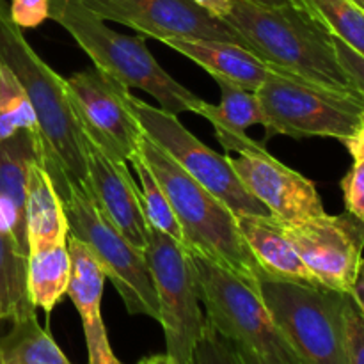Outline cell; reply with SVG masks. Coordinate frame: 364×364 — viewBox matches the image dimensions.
Segmentation results:
<instances>
[{"instance_id": "obj_10", "label": "cell", "mask_w": 364, "mask_h": 364, "mask_svg": "<svg viewBox=\"0 0 364 364\" xmlns=\"http://www.w3.org/2000/svg\"><path fill=\"white\" fill-rule=\"evenodd\" d=\"M135 114L144 134L173 156L181 169L219 198L235 215H269V210L244 187L231 166V156L219 155L187 130L176 114L134 98Z\"/></svg>"}, {"instance_id": "obj_36", "label": "cell", "mask_w": 364, "mask_h": 364, "mask_svg": "<svg viewBox=\"0 0 364 364\" xmlns=\"http://www.w3.org/2000/svg\"><path fill=\"white\" fill-rule=\"evenodd\" d=\"M233 345H235V343H233ZM235 348H237L238 355H240L242 363H244V364H277V363L270 361V359L263 358V355L256 354V352L249 350V348L240 347V345H235Z\"/></svg>"}, {"instance_id": "obj_3", "label": "cell", "mask_w": 364, "mask_h": 364, "mask_svg": "<svg viewBox=\"0 0 364 364\" xmlns=\"http://www.w3.org/2000/svg\"><path fill=\"white\" fill-rule=\"evenodd\" d=\"M0 60L13 71L34 109L41 135V162L60 167L77 183L87 178L84 134L68 98L64 77L57 75L25 39L0 0Z\"/></svg>"}, {"instance_id": "obj_25", "label": "cell", "mask_w": 364, "mask_h": 364, "mask_svg": "<svg viewBox=\"0 0 364 364\" xmlns=\"http://www.w3.org/2000/svg\"><path fill=\"white\" fill-rule=\"evenodd\" d=\"M327 31L364 55V11L352 0H291Z\"/></svg>"}, {"instance_id": "obj_2", "label": "cell", "mask_w": 364, "mask_h": 364, "mask_svg": "<svg viewBox=\"0 0 364 364\" xmlns=\"http://www.w3.org/2000/svg\"><path fill=\"white\" fill-rule=\"evenodd\" d=\"M137 151L169 198L183 235V245L198 251L258 287L265 276L238 230L237 215L199 185L180 164L142 134Z\"/></svg>"}, {"instance_id": "obj_39", "label": "cell", "mask_w": 364, "mask_h": 364, "mask_svg": "<svg viewBox=\"0 0 364 364\" xmlns=\"http://www.w3.org/2000/svg\"><path fill=\"white\" fill-rule=\"evenodd\" d=\"M352 2H354L355 6H359V7H361V9L364 11V0H352Z\"/></svg>"}, {"instance_id": "obj_35", "label": "cell", "mask_w": 364, "mask_h": 364, "mask_svg": "<svg viewBox=\"0 0 364 364\" xmlns=\"http://www.w3.org/2000/svg\"><path fill=\"white\" fill-rule=\"evenodd\" d=\"M348 295L354 299L355 306H358L359 311L364 315V259H361V263H359L358 274H355L354 284H352V290Z\"/></svg>"}, {"instance_id": "obj_5", "label": "cell", "mask_w": 364, "mask_h": 364, "mask_svg": "<svg viewBox=\"0 0 364 364\" xmlns=\"http://www.w3.org/2000/svg\"><path fill=\"white\" fill-rule=\"evenodd\" d=\"M63 201L68 235L77 238L95 256L107 279L114 284L130 315H144L159 322V299L144 252L130 244L96 206L84 183L71 180L60 167L41 162Z\"/></svg>"}, {"instance_id": "obj_13", "label": "cell", "mask_w": 364, "mask_h": 364, "mask_svg": "<svg viewBox=\"0 0 364 364\" xmlns=\"http://www.w3.org/2000/svg\"><path fill=\"white\" fill-rule=\"evenodd\" d=\"M102 20L116 21L159 41L215 39L238 43L240 36L220 18L212 16L192 0H82Z\"/></svg>"}, {"instance_id": "obj_26", "label": "cell", "mask_w": 364, "mask_h": 364, "mask_svg": "<svg viewBox=\"0 0 364 364\" xmlns=\"http://www.w3.org/2000/svg\"><path fill=\"white\" fill-rule=\"evenodd\" d=\"M128 162H132V166L135 167V173H137L139 176L142 210H144L148 226L160 231V233L169 235L171 238H174V240H178L180 244H183L181 228L180 224H178L176 215H174V210L173 206H171L169 198L166 196L162 185L159 183V180H156V176L153 174V171L149 169V166L146 164V160L142 159L141 153L135 151Z\"/></svg>"}, {"instance_id": "obj_9", "label": "cell", "mask_w": 364, "mask_h": 364, "mask_svg": "<svg viewBox=\"0 0 364 364\" xmlns=\"http://www.w3.org/2000/svg\"><path fill=\"white\" fill-rule=\"evenodd\" d=\"M146 263L159 299L160 326L174 364H192V354L205 333L194 265L187 247L169 235L149 228Z\"/></svg>"}, {"instance_id": "obj_31", "label": "cell", "mask_w": 364, "mask_h": 364, "mask_svg": "<svg viewBox=\"0 0 364 364\" xmlns=\"http://www.w3.org/2000/svg\"><path fill=\"white\" fill-rule=\"evenodd\" d=\"M11 18L23 28H36L48 18L50 0H11Z\"/></svg>"}, {"instance_id": "obj_30", "label": "cell", "mask_w": 364, "mask_h": 364, "mask_svg": "<svg viewBox=\"0 0 364 364\" xmlns=\"http://www.w3.org/2000/svg\"><path fill=\"white\" fill-rule=\"evenodd\" d=\"M347 212L364 223V159L354 160V166L341 180Z\"/></svg>"}, {"instance_id": "obj_12", "label": "cell", "mask_w": 364, "mask_h": 364, "mask_svg": "<svg viewBox=\"0 0 364 364\" xmlns=\"http://www.w3.org/2000/svg\"><path fill=\"white\" fill-rule=\"evenodd\" d=\"M284 235L309 272L322 287L350 294L363 259L364 223L345 212L295 224H283Z\"/></svg>"}, {"instance_id": "obj_29", "label": "cell", "mask_w": 364, "mask_h": 364, "mask_svg": "<svg viewBox=\"0 0 364 364\" xmlns=\"http://www.w3.org/2000/svg\"><path fill=\"white\" fill-rule=\"evenodd\" d=\"M345 341L348 364H364V315L348 294H345Z\"/></svg>"}, {"instance_id": "obj_16", "label": "cell", "mask_w": 364, "mask_h": 364, "mask_svg": "<svg viewBox=\"0 0 364 364\" xmlns=\"http://www.w3.org/2000/svg\"><path fill=\"white\" fill-rule=\"evenodd\" d=\"M71 277L68 297L73 301L87 343V364H123L114 354L102 318V295L105 272L82 242L68 235Z\"/></svg>"}, {"instance_id": "obj_21", "label": "cell", "mask_w": 364, "mask_h": 364, "mask_svg": "<svg viewBox=\"0 0 364 364\" xmlns=\"http://www.w3.org/2000/svg\"><path fill=\"white\" fill-rule=\"evenodd\" d=\"M25 220L28 252L68 240V220L63 201L53 187L52 178L39 160L28 169Z\"/></svg>"}, {"instance_id": "obj_22", "label": "cell", "mask_w": 364, "mask_h": 364, "mask_svg": "<svg viewBox=\"0 0 364 364\" xmlns=\"http://www.w3.org/2000/svg\"><path fill=\"white\" fill-rule=\"evenodd\" d=\"M71 277V256L68 240L28 252L27 288L36 309L46 315L68 295Z\"/></svg>"}, {"instance_id": "obj_38", "label": "cell", "mask_w": 364, "mask_h": 364, "mask_svg": "<svg viewBox=\"0 0 364 364\" xmlns=\"http://www.w3.org/2000/svg\"><path fill=\"white\" fill-rule=\"evenodd\" d=\"M247 2L258 4V6H265V7H281V6H288V4H294L291 0H247Z\"/></svg>"}, {"instance_id": "obj_18", "label": "cell", "mask_w": 364, "mask_h": 364, "mask_svg": "<svg viewBox=\"0 0 364 364\" xmlns=\"http://www.w3.org/2000/svg\"><path fill=\"white\" fill-rule=\"evenodd\" d=\"M220 87V103H212L201 100L196 114L206 117L213 124L217 139L224 151L263 153L265 146L252 141L245 130L252 124H263V110L258 95L255 91L240 87L224 78H215Z\"/></svg>"}, {"instance_id": "obj_8", "label": "cell", "mask_w": 364, "mask_h": 364, "mask_svg": "<svg viewBox=\"0 0 364 364\" xmlns=\"http://www.w3.org/2000/svg\"><path fill=\"white\" fill-rule=\"evenodd\" d=\"M263 110L265 139L333 137L343 142L358 128L364 100L272 70L256 91Z\"/></svg>"}, {"instance_id": "obj_14", "label": "cell", "mask_w": 364, "mask_h": 364, "mask_svg": "<svg viewBox=\"0 0 364 364\" xmlns=\"http://www.w3.org/2000/svg\"><path fill=\"white\" fill-rule=\"evenodd\" d=\"M244 187L283 224H295L326 213L315 183L274 159L269 151L230 159Z\"/></svg>"}, {"instance_id": "obj_20", "label": "cell", "mask_w": 364, "mask_h": 364, "mask_svg": "<svg viewBox=\"0 0 364 364\" xmlns=\"http://www.w3.org/2000/svg\"><path fill=\"white\" fill-rule=\"evenodd\" d=\"M238 230L265 276L295 283L320 284L272 215H238Z\"/></svg>"}, {"instance_id": "obj_32", "label": "cell", "mask_w": 364, "mask_h": 364, "mask_svg": "<svg viewBox=\"0 0 364 364\" xmlns=\"http://www.w3.org/2000/svg\"><path fill=\"white\" fill-rule=\"evenodd\" d=\"M333 45H334V50H336V55H338V60H340L341 68L345 70L347 77L350 78L354 87L364 96V55H361L359 52H355L352 46H348L347 43L338 39L336 36H333Z\"/></svg>"}, {"instance_id": "obj_17", "label": "cell", "mask_w": 364, "mask_h": 364, "mask_svg": "<svg viewBox=\"0 0 364 364\" xmlns=\"http://www.w3.org/2000/svg\"><path fill=\"white\" fill-rule=\"evenodd\" d=\"M41 149L39 132L21 130L13 137L0 141V217L27 255L25 198L28 169L32 164L41 160Z\"/></svg>"}, {"instance_id": "obj_28", "label": "cell", "mask_w": 364, "mask_h": 364, "mask_svg": "<svg viewBox=\"0 0 364 364\" xmlns=\"http://www.w3.org/2000/svg\"><path fill=\"white\" fill-rule=\"evenodd\" d=\"M192 364H244L237 348L228 338L206 322L205 333L192 354Z\"/></svg>"}, {"instance_id": "obj_4", "label": "cell", "mask_w": 364, "mask_h": 364, "mask_svg": "<svg viewBox=\"0 0 364 364\" xmlns=\"http://www.w3.org/2000/svg\"><path fill=\"white\" fill-rule=\"evenodd\" d=\"M48 18L66 28L98 70L128 89L148 92L160 109L171 114L194 112L201 98L174 80L153 57L142 34L127 36L112 31L82 0H50Z\"/></svg>"}, {"instance_id": "obj_23", "label": "cell", "mask_w": 364, "mask_h": 364, "mask_svg": "<svg viewBox=\"0 0 364 364\" xmlns=\"http://www.w3.org/2000/svg\"><path fill=\"white\" fill-rule=\"evenodd\" d=\"M28 255L0 217V320L36 315L27 288Z\"/></svg>"}, {"instance_id": "obj_34", "label": "cell", "mask_w": 364, "mask_h": 364, "mask_svg": "<svg viewBox=\"0 0 364 364\" xmlns=\"http://www.w3.org/2000/svg\"><path fill=\"white\" fill-rule=\"evenodd\" d=\"M192 2H196L206 13H210L215 18H220V20H224L231 11V0H192Z\"/></svg>"}, {"instance_id": "obj_11", "label": "cell", "mask_w": 364, "mask_h": 364, "mask_svg": "<svg viewBox=\"0 0 364 364\" xmlns=\"http://www.w3.org/2000/svg\"><path fill=\"white\" fill-rule=\"evenodd\" d=\"M64 85L82 132L110 159L128 162L144 134L130 89L96 66L70 75Z\"/></svg>"}, {"instance_id": "obj_7", "label": "cell", "mask_w": 364, "mask_h": 364, "mask_svg": "<svg viewBox=\"0 0 364 364\" xmlns=\"http://www.w3.org/2000/svg\"><path fill=\"white\" fill-rule=\"evenodd\" d=\"M199 301L206 322L235 345L249 348L277 364H299L283 334L274 323L258 287L237 276L215 259L191 251Z\"/></svg>"}, {"instance_id": "obj_27", "label": "cell", "mask_w": 364, "mask_h": 364, "mask_svg": "<svg viewBox=\"0 0 364 364\" xmlns=\"http://www.w3.org/2000/svg\"><path fill=\"white\" fill-rule=\"evenodd\" d=\"M21 130H38L34 109L13 71L0 60V141Z\"/></svg>"}, {"instance_id": "obj_19", "label": "cell", "mask_w": 364, "mask_h": 364, "mask_svg": "<svg viewBox=\"0 0 364 364\" xmlns=\"http://www.w3.org/2000/svg\"><path fill=\"white\" fill-rule=\"evenodd\" d=\"M171 46L208 71L213 78H224L249 91H258L270 70L251 50L238 43L215 39H164Z\"/></svg>"}, {"instance_id": "obj_33", "label": "cell", "mask_w": 364, "mask_h": 364, "mask_svg": "<svg viewBox=\"0 0 364 364\" xmlns=\"http://www.w3.org/2000/svg\"><path fill=\"white\" fill-rule=\"evenodd\" d=\"M345 148L348 149V153L352 155L354 160H361L364 159V114L359 121L358 128L354 130V134L350 137H347L343 141Z\"/></svg>"}, {"instance_id": "obj_6", "label": "cell", "mask_w": 364, "mask_h": 364, "mask_svg": "<svg viewBox=\"0 0 364 364\" xmlns=\"http://www.w3.org/2000/svg\"><path fill=\"white\" fill-rule=\"evenodd\" d=\"M259 295L299 364H348L345 294L263 276Z\"/></svg>"}, {"instance_id": "obj_40", "label": "cell", "mask_w": 364, "mask_h": 364, "mask_svg": "<svg viewBox=\"0 0 364 364\" xmlns=\"http://www.w3.org/2000/svg\"><path fill=\"white\" fill-rule=\"evenodd\" d=\"M0 364H4V359H2V354H0Z\"/></svg>"}, {"instance_id": "obj_24", "label": "cell", "mask_w": 364, "mask_h": 364, "mask_svg": "<svg viewBox=\"0 0 364 364\" xmlns=\"http://www.w3.org/2000/svg\"><path fill=\"white\" fill-rule=\"evenodd\" d=\"M0 354L4 364H73L39 326L36 315L14 320L9 333L0 340Z\"/></svg>"}, {"instance_id": "obj_37", "label": "cell", "mask_w": 364, "mask_h": 364, "mask_svg": "<svg viewBox=\"0 0 364 364\" xmlns=\"http://www.w3.org/2000/svg\"><path fill=\"white\" fill-rule=\"evenodd\" d=\"M137 364H174V361L169 358V354H155L141 359Z\"/></svg>"}, {"instance_id": "obj_15", "label": "cell", "mask_w": 364, "mask_h": 364, "mask_svg": "<svg viewBox=\"0 0 364 364\" xmlns=\"http://www.w3.org/2000/svg\"><path fill=\"white\" fill-rule=\"evenodd\" d=\"M84 149L85 164H87L85 188L92 196L102 215L134 247L144 251L149 240V226L142 210L141 191L132 178L127 162L110 159L85 134Z\"/></svg>"}, {"instance_id": "obj_1", "label": "cell", "mask_w": 364, "mask_h": 364, "mask_svg": "<svg viewBox=\"0 0 364 364\" xmlns=\"http://www.w3.org/2000/svg\"><path fill=\"white\" fill-rule=\"evenodd\" d=\"M224 21L270 70L364 100L338 60L331 32L295 4L265 7L231 0Z\"/></svg>"}]
</instances>
